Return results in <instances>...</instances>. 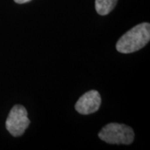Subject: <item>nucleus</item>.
I'll return each instance as SVG.
<instances>
[{"label": "nucleus", "instance_id": "1", "mask_svg": "<svg viewBox=\"0 0 150 150\" xmlns=\"http://www.w3.org/2000/svg\"><path fill=\"white\" fill-rule=\"evenodd\" d=\"M150 40V24L143 23L132 28L118 39L116 48L121 54H131L143 48Z\"/></svg>", "mask_w": 150, "mask_h": 150}, {"label": "nucleus", "instance_id": "2", "mask_svg": "<svg viewBox=\"0 0 150 150\" xmlns=\"http://www.w3.org/2000/svg\"><path fill=\"white\" fill-rule=\"evenodd\" d=\"M103 142L111 144H131L134 139L133 129L125 124L112 123L104 126L98 133Z\"/></svg>", "mask_w": 150, "mask_h": 150}, {"label": "nucleus", "instance_id": "3", "mask_svg": "<svg viewBox=\"0 0 150 150\" xmlns=\"http://www.w3.org/2000/svg\"><path fill=\"white\" fill-rule=\"evenodd\" d=\"M5 124L6 129L12 136H22L30 124L26 108L18 104L13 106L9 112Z\"/></svg>", "mask_w": 150, "mask_h": 150}, {"label": "nucleus", "instance_id": "4", "mask_svg": "<svg viewBox=\"0 0 150 150\" xmlns=\"http://www.w3.org/2000/svg\"><path fill=\"white\" fill-rule=\"evenodd\" d=\"M100 93L96 90L85 93L79 98L75 104V109L80 114L87 115L97 112L101 105Z\"/></svg>", "mask_w": 150, "mask_h": 150}, {"label": "nucleus", "instance_id": "5", "mask_svg": "<svg viewBox=\"0 0 150 150\" xmlns=\"http://www.w3.org/2000/svg\"><path fill=\"white\" fill-rule=\"evenodd\" d=\"M118 0H95V9L99 15H108L113 10Z\"/></svg>", "mask_w": 150, "mask_h": 150}, {"label": "nucleus", "instance_id": "6", "mask_svg": "<svg viewBox=\"0 0 150 150\" xmlns=\"http://www.w3.org/2000/svg\"><path fill=\"white\" fill-rule=\"evenodd\" d=\"M31 0H14V2L17 3V4H25V3H28Z\"/></svg>", "mask_w": 150, "mask_h": 150}]
</instances>
